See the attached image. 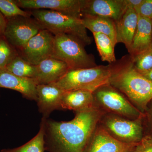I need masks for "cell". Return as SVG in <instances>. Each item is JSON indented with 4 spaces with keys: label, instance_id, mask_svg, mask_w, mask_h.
<instances>
[{
    "label": "cell",
    "instance_id": "ac0fdd59",
    "mask_svg": "<svg viewBox=\"0 0 152 152\" xmlns=\"http://www.w3.org/2000/svg\"><path fill=\"white\" fill-rule=\"evenodd\" d=\"M138 16L133 9H127L116 24L117 42L125 45L128 52L131 46L137 25Z\"/></svg>",
    "mask_w": 152,
    "mask_h": 152
},
{
    "label": "cell",
    "instance_id": "484cf974",
    "mask_svg": "<svg viewBox=\"0 0 152 152\" xmlns=\"http://www.w3.org/2000/svg\"><path fill=\"white\" fill-rule=\"evenodd\" d=\"M135 11L138 15L152 20V0H143Z\"/></svg>",
    "mask_w": 152,
    "mask_h": 152
},
{
    "label": "cell",
    "instance_id": "d6986e66",
    "mask_svg": "<svg viewBox=\"0 0 152 152\" xmlns=\"http://www.w3.org/2000/svg\"><path fill=\"white\" fill-rule=\"evenodd\" d=\"M82 20L86 28L93 33H101L109 37L115 46L117 44L116 24L112 19L92 15H83Z\"/></svg>",
    "mask_w": 152,
    "mask_h": 152
},
{
    "label": "cell",
    "instance_id": "9c48e42d",
    "mask_svg": "<svg viewBox=\"0 0 152 152\" xmlns=\"http://www.w3.org/2000/svg\"><path fill=\"white\" fill-rule=\"evenodd\" d=\"M11 18L7 22L4 35L10 43L20 50L43 29L34 18L21 16Z\"/></svg>",
    "mask_w": 152,
    "mask_h": 152
},
{
    "label": "cell",
    "instance_id": "8992f818",
    "mask_svg": "<svg viewBox=\"0 0 152 152\" xmlns=\"http://www.w3.org/2000/svg\"><path fill=\"white\" fill-rule=\"evenodd\" d=\"M94 93L95 99L108 111L129 119H137L141 117L142 113L138 109L110 85L101 87Z\"/></svg>",
    "mask_w": 152,
    "mask_h": 152
},
{
    "label": "cell",
    "instance_id": "5b68a950",
    "mask_svg": "<svg viewBox=\"0 0 152 152\" xmlns=\"http://www.w3.org/2000/svg\"><path fill=\"white\" fill-rule=\"evenodd\" d=\"M52 58L66 64L69 69L94 67L97 66L94 58L87 53L80 41L66 34L54 35Z\"/></svg>",
    "mask_w": 152,
    "mask_h": 152
},
{
    "label": "cell",
    "instance_id": "1f68e13d",
    "mask_svg": "<svg viewBox=\"0 0 152 152\" xmlns=\"http://www.w3.org/2000/svg\"><path fill=\"white\" fill-rule=\"evenodd\" d=\"M150 118H151V121L152 123V107L151 110V114H150Z\"/></svg>",
    "mask_w": 152,
    "mask_h": 152
},
{
    "label": "cell",
    "instance_id": "603a6c76",
    "mask_svg": "<svg viewBox=\"0 0 152 152\" xmlns=\"http://www.w3.org/2000/svg\"><path fill=\"white\" fill-rule=\"evenodd\" d=\"M131 59L134 67L140 73L151 70L152 69V47Z\"/></svg>",
    "mask_w": 152,
    "mask_h": 152
},
{
    "label": "cell",
    "instance_id": "ffe728a7",
    "mask_svg": "<svg viewBox=\"0 0 152 152\" xmlns=\"http://www.w3.org/2000/svg\"><path fill=\"white\" fill-rule=\"evenodd\" d=\"M5 69L15 75L34 80L37 76V66L33 65L17 55L6 67Z\"/></svg>",
    "mask_w": 152,
    "mask_h": 152
},
{
    "label": "cell",
    "instance_id": "5bb4252c",
    "mask_svg": "<svg viewBox=\"0 0 152 152\" xmlns=\"http://www.w3.org/2000/svg\"><path fill=\"white\" fill-rule=\"evenodd\" d=\"M37 83L33 79L21 77L9 72L5 69H0V88L15 90L23 97L37 101Z\"/></svg>",
    "mask_w": 152,
    "mask_h": 152
},
{
    "label": "cell",
    "instance_id": "2e32d148",
    "mask_svg": "<svg viewBox=\"0 0 152 152\" xmlns=\"http://www.w3.org/2000/svg\"><path fill=\"white\" fill-rule=\"evenodd\" d=\"M94 93L83 90L64 91L61 101V108L78 112L94 107Z\"/></svg>",
    "mask_w": 152,
    "mask_h": 152
},
{
    "label": "cell",
    "instance_id": "836d02e7",
    "mask_svg": "<svg viewBox=\"0 0 152 152\" xmlns=\"http://www.w3.org/2000/svg\"><path fill=\"white\" fill-rule=\"evenodd\" d=\"M151 47H152V46Z\"/></svg>",
    "mask_w": 152,
    "mask_h": 152
},
{
    "label": "cell",
    "instance_id": "30bf717a",
    "mask_svg": "<svg viewBox=\"0 0 152 152\" xmlns=\"http://www.w3.org/2000/svg\"><path fill=\"white\" fill-rule=\"evenodd\" d=\"M124 0H81L83 15L105 17L116 23L127 10Z\"/></svg>",
    "mask_w": 152,
    "mask_h": 152
},
{
    "label": "cell",
    "instance_id": "e0dca14e",
    "mask_svg": "<svg viewBox=\"0 0 152 152\" xmlns=\"http://www.w3.org/2000/svg\"><path fill=\"white\" fill-rule=\"evenodd\" d=\"M138 16L137 25L129 53L131 58L149 49L152 45V20Z\"/></svg>",
    "mask_w": 152,
    "mask_h": 152
},
{
    "label": "cell",
    "instance_id": "f546056e",
    "mask_svg": "<svg viewBox=\"0 0 152 152\" xmlns=\"http://www.w3.org/2000/svg\"><path fill=\"white\" fill-rule=\"evenodd\" d=\"M147 79L152 81V69L146 72L141 73Z\"/></svg>",
    "mask_w": 152,
    "mask_h": 152
},
{
    "label": "cell",
    "instance_id": "ba28073f",
    "mask_svg": "<svg viewBox=\"0 0 152 152\" xmlns=\"http://www.w3.org/2000/svg\"><path fill=\"white\" fill-rule=\"evenodd\" d=\"M54 37L48 30H41L21 49L20 56L35 66L37 65L44 60L52 58Z\"/></svg>",
    "mask_w": 152,
    "mask_h": 152
},
{
    "label": "cell",
    "instance_id": "8fae6325",
    "mask_svg": "<svg viewBox=\"0 0 152 152\" xmlns=\"http://www.w3.org/2000/svg\"><path fill=\"white\" fill-rule=\"evenodd\" d=\"M20 8L50 10L81 18V0H18L15 1Z\"/></svg>",
    "mask_w": 152,
    "mask_h": 152
},
{
    "label": "cell",
    "instance_id": "4fadbf2b",
    "mask_svg": "<svg viewBox=\"0 0 152 152\" xmlns=\"http://www.w3.org/2000/svg\"><path fill=\"white\" fill-rule=\"evenodd\" d=\"M64 92L53 84L37 85L36 102L43 118H48L52 112L61 109V101Z\"/></svg>",
    "mask_w": 152,
    "mask_h": 152
},
{
    "label": "cell",
    "instance_id": "277c9868",
    "mask_svg": "<svg viewBox=\"0 0 152 152\" xmlns=\"http://www.w3.org/2000/svg\"><path fill=\"white\" fill-rule=\"evenodd\" d=\"M31 15L42 26L54 35L66 34L75 37L84 45L91 44V39L88 35L82 19L47 10L30 11Z\"/></svg>",
    "mask_w": 152,
    "mask_h": 152
},
{
    "label": "cell",
    "instance_id": "7c38bea8",
    "mask_svg": "<svg viewBox=\"0 0 152 152\" xmlns=\"http://www.w3.org/2000/svg\"><path fill=\"white\" fill-rule=\"evenodd\" d=\"M137 144L120 142L103 127L97 126L84 152H123L135 146Z\"/></svg>",
    "mask_w": 152,
    "mask_h": 152
},
{
    "label": "cell",
    "instance_id": "4316f807",
    "mask_svg": "<svg viewBox=\"0 0 152 152\" xmlns=\"http://www.w3.org/2000/svg\"><path fill=\"white\" fill-rule=\"evenodd\" d=\"M135 152H152V136L143 137L136 146Z\"/></svg>",
    "mask_w": 152,
    "mask_h": 152
},
{
    "label": "cell",
    "instance_id": "3957f363",
    "mask_svg": "<svg viewBox=\"0 0 152 152\" xmlns=\"http://www.w3.org/2000/svg\"><path fill=\"white\" fill-rule=\"evenodd\" d=\"M113 65L69 69L58 81L52 83L64 91L83 90L94 93L110 85Z\"/></svg>",
    "mask_w": 152,
    "mask_h": 152
},
{
    "label": "cell",
    "instance_id": "7402d4cb",
    "mask_svg": "<svg viewBox=\"0 0 152 152\" xmlns=\"http://www.w3.org/2000/svg\"><path fill=\"white\" fill-rule=\"evenodd\" d=\"M45 132L41 121L39 131L37 135L24 145L12 149H4L1 152H45Z\"/></svg>",
    "mask_w": 152,
    "mask_h": 152
},
{
    "label": "cell",
    "instance_id": "44dd1931",
    "mask_svg": "<svg viewBox=\"0 0 152 152\" xmlns=\"http://www.w3.org/2000/svg\"><path fill=\"white\" fill-rule=\"evenodd\" d=\"M93 36L101 60L110 64L116 61L114 45L108 36L101 33H93Z\"/></svg>",
    "mask_w": 152,
    "mask_h": 152
},
{
    "label": "cell",
    "instance_id": "d4e9b609",
    "mask_svg": "<svg viewBox=\"0 0 152 152\" xmlns=\"http://www.w3.org/2000/svg\"><path fill=\"white\" fill-rule=\"evenodd\" d=\"M17 55L4 40H0V69H5Z\"/></svg>",
    "mask_w": 152,
    "mask_h": 152
},
{
    "label": "cell",
    "instance_id": "83f0119b",
    "mask_svg": "<svg viewBox=\"0 0 152 152\" xmlns=\"http://www.w3.org/2000/svg\"><path fill=\"white\" fill-rule=\"evenodd\" d=\"M143 0H124L127 9H135L140 5Z\"/></svg>",
    "mask_w": 152,
    "mask_h": 152
},
{
    "label": "cell",
    "instance_id": "f1b7e54d",
    "mask_svg": "<svg viewBox=\"0 0 152 152\" xmlns=\"http://www.w3.org/2000/svg\"><path fill=\"white\" fill-rule=\"evenodd\" d=\"M7 22L0 12V34H4L7 26Z\"/></svg>",
    "mask_w": 152,
    "mask_h": 152
},
{
    "label": "cell",
    "instance_id": "cb8c5ba5",
    "mask_svg": "<svg viewBox=\"0 0 152 152\" xmlns=\"http://www.w3.org/2000/svg\"><path fill=\"white\" fill-rule=\"evenodd\" d=\"M0 12L8 18L21 16L31 18L30 11H25L17 5L15 1L0 0Z\"/></svg>",
    "mask_w": 152,
    "mask_h": 152
},
{
    "label": "cell",
    "instance_id": "6da1fadb",
    "mask_svg": "<svg viewBox=\"0 0 152 152\" xmlns=\"http://www.w3.org/2000/svg\"><path fill=\"white\" fill-rule=\"evenodd\" d=\"M95 106L76 113L73 119L58 122L42 118L45 150L49 152H84L104 115Z\"/></svg>",
    "mask_w": 152,
    "mask_h": 152
},
{
    "label": "cell",
    "instance_id": "7a4b0ae2",
    "mask_svg": "<svg viewBox=\"0 0 152 152\" xmlns=\"http://www.w3.org/2000/svg\"><path fill=\"white\" fill-rule=\"evenodd\" d=\"M110 85L124 94L141 110L152 100V81L134 67L131 58L113 66Z\"/></svg>",
    "mask_w": 152,
    "mask_h": 152
},
{
    "label": "cell",
    "instance_id": "9a60e30c",
    "mask_svg": "<svg viewBox=\"0 0 152 152\" xmlns=\"http://www.w3.org/2000/svg\"><path fill=\"white\" fill-rule=\"evenodd\" d=\"M34 80L37 84H50L58 81L69 69L66 64L53 58L44 60L37 65Z\"/></svg>",
    "mask_w": 152,
    "mask_h": 152
},
{
    "label": "cell",
    "instance_id": "4dcf8cb0",
    "mask_svg": "<svg viewBox=\"0 0 152 152\" xmlns=\"http://www.w3.org/2000/svg\"><path fill=\"white\" fill-rule=\"evenodd\" d=\"M136 146L130 149L127 150V151L123 152H135V149Z\"/></svg>",
    "mask_w": 152,
    "mask_h": 152
},
{
    "label": "cell",
    "instance_id": "52a82bcc",
    "mask_svg": "<svg viewBox=\"0 0 152 152\" xmlns=\"http://www.w3.org/2000/svg\"><path fill=\"white\" fill-rule=\"evenodd\" d=\"M102 121L103 127L120 142L137 144L143 138L142 127L140 118L131 120L110 115L104 118Z\"/></svg>",
    "mask_w": 152,
    "mask_h": 152
},
{
    "label": "cell",
    "instance_id": "d6a6232c",
    "mask_svg": "<svg viewBox=\"0 0 152 152\" xmlns=\"http://www.w3.org/2000/svg\"></svg>",
    "mask_w": 152,
    "mask_h": 152
}]
</instances>
